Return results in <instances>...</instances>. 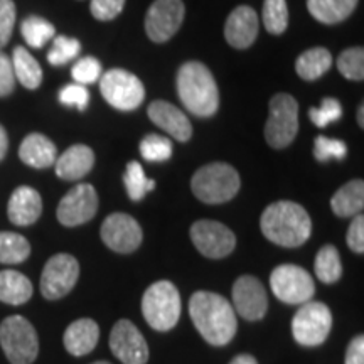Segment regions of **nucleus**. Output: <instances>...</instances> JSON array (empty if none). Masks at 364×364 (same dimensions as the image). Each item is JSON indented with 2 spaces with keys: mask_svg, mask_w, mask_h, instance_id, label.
<instances>
[{
  "mask_svg": "<svg viewBox=\"0 0 364 364\" xmlns=\"http://www.w3.org/2000/svg\"><path fill=\"white\" fill-rule=\"evenodd\" d=\"M189 314L196 329L211 346H226L238 331L233 306L215 292H196L189 300Z\"/></svg>",
  "mask_w": 364,
  "mask_h": 364,
  "instance_id": "obj_1",
  "label": "nucleus"
},
{
  "mask_svg": "<svg viewBox=\"0 0 364 364\" xmlns=\"http://www.w3.org/2000/svg\"><path fill=\"white\" fill-rule=\"evenodd\" d=\"M262 233L272 243L297 248L311 238L312 220L300 204L294 201L272 203L260 218Z\"/></svg>",
  "mask_w": 364,
  "mask_h": 364,
  "instance_id": "obj_2",
  "label": "nucleus"
},
{
  "mask_svg": "<svg viewBox=\"0 0 364 364\" xmlns=\"http://www.w3.org/2000/svg\"><path fill=\"white\" fill-rule=\"evenodd\" d=\"M177 93L196 117H213L220 108V90L213 73L199 61L184 63L177 71Z\"/></svg>",
  "mask_w": 364,
  "mask_h": 364,
  "instance_id": "obj_3",
  "label": "nucleus"
},
{
  "mask_svg": "<svg viewBox=\"0 0 364 364\" xmlns=\"http://www.w3.org/2000/svg\"><path fill=\"white\" fill-rule=\"evenodd\" d=\"M240 186V174L233 166L225 162L208 164L196 172L191 181L193 194L206 204L231 201L238 194Z\"/></svg>",
  "mask_w": 364,
  "mask_h": 364,
  "instance_id": "obj_4",
  "label": "nucleus"
},
{
  "mask_svg": "<svg viewBox=\"0 0 364 364\" xmlns=\"http://www.w3.org/2000/svg\"><path fill=\"white\" fill-rule=\"evenodd\" d=\"M142 314L152 329L166 332L174 329L181 317V295L169 280L156 282L145 290Z\"/></svg>",
  "mask_w": 364,
  "mask_h": 364,
  "instance_id": "obj_5",
  "label": "nucleus"
},
{
  "mask_svg": "<svg viewBox=\"0 0 364 364\" xmlns=\"http://www.w3.org/2000/svg\"><path fill=\"white\" fill-rule=\"evenodd\" d=\"M0 346L11 364H33L39 354L34 326L22 316H11L0 324Z\"/></svg>",
  "mask_w": 364,
  "mask_h": 364,
  "instance_id": "obj_6",
  "label": "nucleus"
},
{
  "mask_svg": "<svg viewBox=\"0 0 364 364\" xmlns=\"http://www.w3.org/2000/svg\"><path fill=\"white\" fill-rule=\"evenodd\" d=\"M299 134V103L292 95L277 93L270 100L265 139L272 149H285Z\"/></svg>",
  "mask_w": 364,
  "mask_h": 364,
  "instance_id": "obj_7",
  "label": "nucleus"
},
{
  "mask_svg": "<svg viewBox=\"0 0 364 364\" xmlns=\"http://www.w3.org/2000/svg\"><path fill=\"white\" fill-rule=\"evenodd\" d=\"M100 91L113 108L122 112L136 110L145 100L142 81L134 73L120 68L103 73L100 78Z\"/></svg>",
  "mask_w": 364,
  "mask_h": 364,
  "instance_id": "obj_8",
  "label": "nucleus"
},
{
  "mask_svg": "<svg viewBox=\"0 0 364 364\" xmlns=\"http://www.w3.org/2000/svg\"><path fill=\"white\" fill-rule=\"evenodd\" d=\"M332 329L331 309L322 302L302 304L292 321V334L299 344L316 348L329 338Z\"/></svg>",
  "mask_w": 364,
  "mask_h": 364,
  "instance_id": "obj_9",
  "label": "nucleus"
},
{
  "mask_svg": "<svg viewBox=\"0 0 364 364\" xmlns=\"http://www.w3.org/2000/svg\"><path fill=\"white\" fill-rule=\"evenodd\" d=\"M270 287L275 297L282 302L297 306V304H306L314 297L316 292V284H314L312 275L302 267L285 265L277 267L270 275Z\"/></svg>",
  "mask_w": 364,
  "mask_h": 364,
  "instance_id": "obj_10",
  "label": "nucleus"
},
{
  "mask_svg": "<svg viewBox=\"0 0 364 364\" xmlns=\"http://www.w3.org/2000/svg\"><path fill=\"white\" fill-rule=\"evenodd\" d=\"M80 277V263L73 255L58 253L48 260L41 275V294L48 300L66 297Z\"/></svg>",
  "mask_w": 364,
  "mask_h": 364,
  "instance_id": "obj_11",
  "label": "nucleus"
},
{
  "mask_svg": "<svg viewBox=\"0 0 364 364\" xmlns=\"http://www.w3.org/2000/svg\"><path fill=\"white\" fill-rule=\"evenodd\" d=\"M191 240L199 253L213 260L228 257L236 247L233 231L223 223L211 220L196 221L191 226Z\"/></svg>",
  "mask_w": 364,
  "mask_h": 364,
  "instance_id": "obj_12",
  "label": "nucleus"
},
{
  "mask_svg": "<svg viewBox=\"0 0 364 364\" xmlns=\"http://www.w3.org/2000/svg\"><path fill=\"white\" fill-rule=\"evenodd\" d=\"M98 211V194L91 184H78L58 204V221L66 228H75L91 221Z\"/></svg>",
  "mask_w": 364,
  "mask_h": 364,
  "instance_id": "obj_13",
  "label": "nucleus"
},
{
  "mask_svg": "<svg viewBox=\"0 0 364 364\" xmlns=\"http://www.w3.org/2000/svg\"><path fill=\"white\" fill-rule=\"evenodd\" d=\"M103 243L115 253H134L142 245L144 231L139 221L125 213H113L107 216L100 230Z\"/></svg>",
  "mask_w": 364,
  "mask_h": 364,
  "instance_id": "obj_14",
  "label": "nucleus"
},
{
  "mask_svg": "<svg viewBox=\"0 0 364 364\" xmlns=\"http://www.w3.org/2000/svg\"><path fill=\"white\" fill-rule=\"evenodd\" d=\"M182 0H156L145 16V33L154 43H167L184 21Z\"/></svg>",
  "mask_w": 364,
  "mask_h": 364,
  "instance_id": "obj_15",
  "label": "nucleus"
},
{
  "mask_svg": "<svg viewBox=\"0 0 364 364\" xmlns=\"http://www.w3.org/2000/svg\"><path fill=\"white\" fill-rule=\"evenodd\" d=\"M110 349L124 364H145L149 361V346L134 322L122 318L110 332Z\"/></svg>",
  "mask_w": 364,
  "mask_h": 364,
  "instance_id": "obj_16",
  "label": "nucleus"
},
{
  "mask_svg": "<svg viewBox=\"0 0 364 364\" xmlns=\"http://www.w3.org/2000/svg\"><path fill=\"white\" fill-rule=\"evenodd\" d=\"M233 309L250 322L265 317L268 309L267 290L257 277L243 275L235 282Z\"/></svg>",
  "mask_w": 364,
  "mask_h": 364,
  "instance_id": "obj_17",
  "label": "nucleus"
},
{
  "mask_svg": "<svg viewBox=\"0 0 364 364\" xmlns=\"http://www.w3.org/2000/svg\"><path fill=\"white\" fill-rule=\"evenodd\" d=\"M147 113L152 124L169 134L172 139L179 140V142H188L193 136V125H191L189 118L176 105L157 100L149 105Z\"/></svg>",
  "mask_w": 364,
  "mask_h": 364,
  "instance_id": "obj_18",
  "label": "nucleus"
},
{
  "mask_svg": "<svg viewBox=\"0 0 364 364\" xmlns=\"http://www.w3.org/2000/svg\"><path fill=\"white\" fill-rule=\"evenodd\" d=\"M260 29L258 14L248 6L236 7L228 16L225 26V38L235 49H247L255 43Z\"/></svg>",
  "mask_w": 364,
  "mask_h": 364,
  "instance_id": "obj_19",
  "label": "nucleus"
},
{
  "mask_svg": "<svg viewBox=\"0 0 364 364\" xmlns=\"http://www.w3.org/2000/svg\"><path fill=\"white\" fill-rule=\"evenodd\" d=\"M43 215V199L34 188L21 186L14 191L7 204V216L12 225L31 226Z\"/></svg>",
  "mask_w": 364,
  "mask_h": 364,
  "instance_id": "obj_20",
  "label": "nucleus"
},
{
  "mask_svg": "<svg viewBox=\"0 0 364 364\" xmlns=\"http://www.w3.org/2000/svg\"><path fill=\"white\" fill-rule=\"evenodd\" d=\"M95 154L88 145L76 144L71 145L56 159V176L63 181H80L93 169Z\"/></svg>",
  "mask_w": 364,
  "mask_h": 364,
  "instance_id": "obj_21",
  "label": "nucleus"
},
{
  "mask_svg": "<svg viewBox=\"0 0 364 364\" xmlns=\"http://www.w3.org/2000/svg\"><path fill=\"white\" fill-rule=\"evenodd\" d=\"M100 327L93 318H78L71 322L65 332V348L73 356H85L97 348Z\"/></svg>",
  "mask_w": 364,
  "mask_h": 364,
  "instance_id": "obj_22",
  "label": "nucleus"
},
{
  "mask_svg": "<svg viewBox=\"0 0 364 364\" xmlns=\"http://www.w3.org/2000/svg\"><path fill=\"white\" fill-rule=\"evenodd\" d=\"M19 157L26 166L34 169H48L56 162L58 149L46 135L29 134L22 140Z\"/></svg>",
  "mask_w": 364,
  "mask_h": 364,
  "instance_id": "obj_23",
  "label": "nucleus"
},
{
  "mask_svg": "<svg viewBox=\"0 0 364 364\" xmlns=\"http://www.w3.org/2000/svg\"><path fill=\"white\" fill-rule=\"evenodd\" d=\"M359 0H307V9L314 19L326 26L339 24L358 7Z\"/></svg>",
  "mask_w": 364,
  "mask_h": 364,
  "instance_id": "obj_24",
  "label": "nucleus"
},
{
  "mask_svg": "<svg viewBox=\"0 0 364 364\" xmlns=\"http://www.w3.org/2000/svg\"><path fill=\"white\" fill-rule=\"evenodd\" d=\"M33 297V284L24 273L16 270L0 272V302L22 306Z\"/></svg>",
  "mask_w": 364,
  "mask_h": 364,
  "instance_id": "obj_25",
  "label": "nucleus"
},
{
  "mask_svg": "<svg viewBox=\"0 0 364 364\" xmlns=\"http://www.w3.org/2000/svg\"><path fill=\"white\" fill-rule=\"evenodd\" d=\"M331 208L336 216L349 218L361 215L364 208V182L351 181L338 189V193L332 196Z\"/></svg>",
  "mask_w": 364,
  "mask_h": 364,
  "instance_id": "obj_26",
  "label": "nucleus"
},
{
  "mask_svg": "<svg viewBox=\"0 0 364 364\" xmlns=\"http://www.w3.org/2000/svg\"><path fill=\"white\" fill-rule=\"evenodd\" d=\"M11 61L16 80H19V83L24 86V88H39L41 83H43V70H41L38 59H36L33 54L27 51L26 48L17 46V48L14 49Z\"/></svg>",
  "mask_w": 364,
  "mask_h": 364,
  "instance_id": "obj_27",
  "label": "nucleus"
},
{
  "mask_svg": "<svg viewBox=\"0 0 364 364\" xmlns=\"http://www.w3.org/2000/svg\"><path fill=\"white\" fill-rule=\"evenodd\" d=\"M332 66V54L326 48H312L302 53L295 63L297 75L306 81H316Z\"/></svg>",
  "mask_w": 364,
  "mask_h": 364,
  "instance_id": "obj_28",
  "label": "nucleus"
},
{
  "mask_svg": "<svg viewBox=\"0 0 364 364\" xmlns=\"http://www.w3.org/2000/svg\"><path fill=\"white\" fill-rule=\"evenodd\" d=\"M317 279L324 284H336L343 275V263H341V255L338 248L332 245H326L318 250L314 262Z\"/></svg>",
  "mask_w": 364,
  "mask_h": 364,
  "instance_id": "obj_29",
  "label": "nucleus"
},
{
  "mask_svg": "<svg viewBox=\"0 0 364 364\" xmlns=\"http://www.w3.org/2000/svg\"><path fill=\"white\" fill-rule=\"evenodd\" d=\"M31 243L19 233L0 231V263L16 265L29 258Z\"/></svg>",
  "mask_w": 364,
  "mask_h": 364,
  "instance_id": "obj_30",
  "label": "nucleus"
},
{
  "mask_svg": "<svg viewBox=\"0 0 364 364\" xmlns=\"http://www.w3.org/2000/svg\"><path fill=\"white\" fill-rule=\"evenodd\" d=\"M21 33H22V38H24V41L31 46V48L41 49L44 48L49 41L54 39V36H56V29H54L51 22L43 19V17L31 16L22 21Z\"/></svg>",
  "mask_w": 364,
  "mask_h": 364,
  "instance_id": "obj_31",
  "label": "nucleus"
},
{
  "mask_svg": "<svg viewBox=\"0 0 364 364\" xmlns=\"http://www.w3.org/2000/svg\"><path fill=\"white\" fill-rule=\"evenodd\" d=\"M124 182H125L127 194H129V198L135 203L142 201L149 191L156 189V181L147 179L142 164H139L136 161H132L127 164Z\"/></svg>",
  "mask_w": 364,
  "mask_h": 364,
  "instance_id": "obj_32",
  "label": "nucleus"
},
{
  "mask_svg": "<svg viewBox=\"0 0 364 364\" xmlns=\"http://www.w3.org/2000/svg\"><path fill=\"white\" fill-rule=\"evenodd\" d=\"M263 26L270 34L285 33L289 26V7L285 0H265L263 2Z\"/></svg>",
  "mask_w": 364,
  "mask_h": 364,
  "instance_id": "obj_33",
  "label": "nucleus"
},
{
  "mask_svg": "<svg viewBox=\"0 0 364 364\" xmlns=\"http://www.w3.org/2000/svg\"><path fill=\"white\" fill-rule=\"evenodd\" d=\"M81 51V44L78 39L68 38V36H54L53 48L48 53V61L53 66H65L73 59L78 58Z\"/></svg>",
  "mask_w": 364,
  "mask_h": 364,
  "instance_id": "obj_34",
  "label": "nucleus"
},
{
  "mask_svg": "<svg viewBox=\"0 0 364 364\" xmlns=\"http://www.w3.org/2000/svg\"><path fill=\"white\" fill-rule=\"evenodd\" d=\"M140 154L147 162H164L172 157V142L167 136L149 134L140 142Z\"/></svg>",
  "mask_w": 364,
  "mask_h": 364,
  "instance_id": "obj_35",
  "label": "nucleus"
},
{
  "mask_svg": "<svg viewBox=\"0 0 364 364\" xmlns=\"http://www.w3.org/2000/svg\"><path fill=\"white\" fill-rule=\"evenodd\" d=\"M338 70L344 78L351 81H363L364 78V49L349 48L339 54Z\"/></svg>",
  "mask_w": 364,
  "mask_h": 364,
  "instance_id": "obj_36",
  "label": "nucleus"
},
{
  "mask_svg": "<svg viewBox=\"0 0 364 364\" xmlns=\"http://www.w3.org/2000/svg\"><path fill=\"white\" fill-rule=\"evenodd\" d=\"M103 70H102V63L98 61L97 58H81L80 61L75 63L71 70V76L73 80L76 81L78 85H93L102 78Z\"/></svg>",
  "mask_w": 364,
  "mask_h": 364,
  "instance_id": "obj_37",
  "label": "nucleus"
},
{
  "mask_svg": "<svg viewBox=\"0 0 364 364\" xmlns=\"http://www.w3.org/2000/svg\"><path fill=\"white\" fill-rule=\"evenodd\" d=\"M312 124L318 127V129H324L332 122H338L343 117V107H341L339 100L336 98H324L322 100L321 107H314L309 112Z\"/></svg>",
  "mask_w": 364,
  "mask_h": 364,
  "instance_id": "obj_38",
  "label": "nucleus"
},
{
  "mask_svg": "<svg viewBox=\"0 0 364 364\" xmlns=\"http://www.w3.org/2000/svg\"><path fill=\"white\" fill-rule=\"evenodd\" d=\"M346 156H348V145H346L343 140L327 139L324 135H318L316 142H314V157H316L318 162H326L329 161V159L343 161Z\"/></svg>",
  "mask_w": 364,
  "mask_h": 364,
  "instance_id": "obj_39",
  "label": "nucleus"
},
{
  "mask_svg": "<svg viewBox=\"0 0 364 364\" xmlns=\"http://www.w3.org/2000/svg\"><path fill=\"white\" fill-rule=\"evenodd\" d=\"M16 14V4L12 0H0V49L6 48L11 41Z\"/></svg>",
  "mask_w": 364,
  "mask_h": 364,
  "instance_id": "obj_40",
  "label": "nucleus"
},
{
  "mask_svg": "<svg viewBox=\"0 0 364 364\" xmlns=\"http://www.w3.org/2000/svg\"><path fill=\"white\" fill-rule=\"evenodd\" d=\"M59 102L65 107H76L80 112H83L90 103V93L83 85H66L65 88L59 91Z\"/></svg>",
  "mask_w": 364,
  "mask_h": 364,
  "instance_id": "obj_41",
  "label": "nucleus"
},
{
  "mask_svg": "<svg viewBox=\"0 0 364 364\" xmlns=\"http://www.w3.org/2000/svg\"><path fill=\"white\" fill-rule=\"evenodd\" d=\"M125 0H91V14L98 21H113L124 11Z\"/></svg>",
  "mask_w": 364,
  "mask_h": 364,
  "instance_id": "obj_42",
  "label": "nucleus"
},
{
  "mask_svg": "<svg viewBox=\"0 0 364 364\" xmlns=\"http://www.w3.org/2000/svg\"><path fill=\"white\" fill-rule=\"evenodd\" d=\"M16 88V75H14L12 61L7 54L0 53V98L9 97Z\"/></svg>",
  "mask_w": 364,
  "mask_h": 364,
  "instance_id": "obj_43",
  "label": "nucleus"
},
{
  "mask_svg": "<svg viewBox=\"0 0 364 364\" xmlns=\"http://www.w3.org/2000/svg\"><path fill=\"white\" fill-rule=\"evenodd\" d=\"M348 247L354 253H364V216L356 215L348 231Z\"/></svg>",
  "mask_w": 364,
  "mask_h": 364,
  "instance_id": "obj_44",
  "label": "nucleus"
},
{
  "mask_svg": "<svg viewBox=\"0 0 364 364\" xmlns=\"http://www.w3.org/2000/svg\"><path fill=\"white\" fill-rule=\"evenodd\" d=\"M344 364H364V338L356 336L348 346Z\"/></svg>",
  "mask_w": 364,
  "mask_h": 364,
  "instance_id": "obj_45",
  "label": "nucleus"
},
{
  "mask_svg": "<svg viewBox=\"0 0 364 364\" xmlns=\"http://www.w3.org/2000/svg\"><path fill=\"white\" fill-rule=\"evenodd\" d=\"M7 150H9V136L7 132L0 125V161H4V157L7 156Z\"/></svg>",
  "mask_w": 364,
  "mask_h": 364,
  "instance_id": "obj_46",
  "label": "nucleus"
},
{
  "mask_svg": "<svg viewBox=\"0 0 364 364\" xmlns=\"http://www.w3.org/2000/svg\"><path fill=\"white\" fill-rule=\"evenodd\" d=\"M230 364H258V361L250 354H240V356L231 359Z\"/></svg>",
  "mask_w": 364,
  "mask_h": 364,
  "instance_id": "obj_47",
  "label": "nucleus"
},
{
  "mask_svg": "<svg viewBox=\"0 0 364 364\" xmlns=\"http://www.w3.org/2000/svg\"><path fill=\"white\" fill-rule=\"evenodd\" d=\"M363 113H364V105H361V107H359V110H358V122H359V127H364V117H363Z\"/></svg>",
  "mask_w": 364,
  "mask_h": 364,
  "instance_id": "obj_48",
  "label": "nucleus"
},
{
  "mask_svg": "<svg viewBox=\"0 0 364 364\" xmlns=\"http://www.w3.org/2000/svg\"><path fill=\"white\" fill-rule=\"evenodd\" d=\"M91 364H112V363H108V361H97V363H91Z\"/></svg>",
  "mask_w": 364,
  "mask_h": 364,
  "instance_id": "obj_49",
  "label": "nucleus"
}]
</instances>
